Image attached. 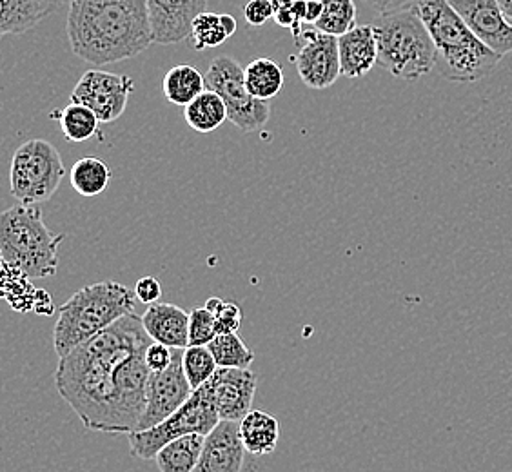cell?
<instances>
[{"label":"cell","instance_id":"6da1fadb","mask_svg":"<svg viewBox=\"0 0 512 472\" xmlns=\"http://www.w3.org/2000/svg\"><path fill=\"white\" fill-rule=\"evenodd\" d=\"M153 342L142 316L129 313L60 358L57 391L88 431H137L148 402L146 351Z\"/></svg>","mask_w":512,"mask_h":472},{"label":"cell","instance_id":"7a4b0ae2","mask_svg":"<svg viewBox=\"0 0 512 472\" xmlns=\"http://www.w3.org/2000/svg\"><path fill=\"white\" fill-rule=\"evenodd\" d=\"M68 39L93 66L133 59L155 42L148 0H71Z\"/></svg>","mask_w":512,"mask_h":472},{"label":"cell","instance_id":"3957f363","mask_svg":"<svg viewBox=\"0 0 512 472\" xmlns=\"http://www.w3.org/2000/svg\"><path fill=\"white\" fill-rule=\"evenodd\" d=\"M414 10L433 37L438 51L434 69L444 79L456 84H473L491 75L503 59L469 30L447 0H422Z\"/></svg>","mask_w":512,"mask_h":472},{"label":"cell","instance_id":"277c9868","mask_svg":"<svg viewBox=\"0 0 512 472\" xmlns=\"http://www.w3.org/2000/svg\"><path fill=\"white\" fill-rule=\"evenodd\" d=\"M135 291L119 282L106 280L79 289L60 305L59 320L53 329V347L59 358L86 344L122 316L133 313Z\"/></svg>","mask_w":512,"mask_h":472},{"label":"cell","instance_id":"5b68a950","mask_svg":"<svg viewBox=\"0 0 512 472\" xmlns=\"http://www.w3.org/2000/svg\"><path fill=\"white\" fill-rule=\"evenodd\" d=\"M64 238L50 231L37 206L19 204L0 217L2 262L28 278H50L57 273Z\"/></svg>","mask_w":512,"mask_h":472},{"label":"cell","instance_id":"8992f818","mask_svg":"<svg viewBox=\"0 0 512 472\" xmlns=\"http://www.w3.org/2000/svg\"><path fill=\"white\" fill-rule=\"evenodd\" d=\"M373 28L378 64L396 79H420L436 68V44L414 8L380 15Z\"/></svg>","mask_w":512,"mask_h":472},{"label":"cell","instance_id":"52a82bcc","mask_svg":"<svg viewBox=\"0 0 512 472\" xmlns=\"http://www.w3.org/2000/svg\"><path fill=\"white\" fill-rule=\"evenodd\" d=\"M64 175L59 149L48 140L33 138L19 146L11 158V195L26 206L44 204L59 191Z\"/></svg>","mask_w":512,"mask_h":472},{"label":"cell","instance_id":"ba28073f","mask_svg":"<svg viewBox=\"0 0 512 472\" xmlns=\"http://www.w3.org/2000/svg\"><path fill=\"white\" fill-rule=\"evenodd\" d=\"M220 422L215 404L207 393L206 385L195 389L186 404L171 414L168 420L158 423L146 431L128 434L129 451L140 460H155L158 451L166 445L188 434L211 433Z\"/></svg>","mask_w":512,"mask_h":472},{"label":"cell","instance_id":"9c48e42d","mask_svg":"<svg viewBox=\"0 0 512 472\" xmlns=\"http://www.w3.org/2000/svg\"><path fill=\"white\" fill-rule=\"evenodd\" d=\"M206 88L218 93L227 106V120L244 133H256L271 117L267 100L255 99L246 86V68L227 55L217 57L207 68Z\"/></svg>","mask_w":512,"mask_h":472},{"label":"cell","instance_id":"30bf717a","mask_svg":"<svg viewBox=\"0 0 512 472\" xmlns=\"http://www.w3.org/2000/svg\"><path fill=\"white\" fill-rule=\"evenodd\" d=\"M296 55L293 57L298 77L311 89H327L342 77L338 37L316 30L313 24H304L293 33Z\"/></svg>","mask_w":512,"mask_h":472},{"label":"cell","instance_id":"8fae6325","mask_svg":"<svg viewBox=\"0 0 512 472\" xmlns=\"http://www.w3.org/2000/svg\"><path fill=\"white\" fill-rule=\"evenodd\" d=\"M184 349H173V362L166 371L151 373L146 391V411L140 418L137 431H146L158 423L168 420L171 414L177 413L182 405L188 402L195 389L189 384L184 373Z\"/></svg>","mask_w":512,"mask_h":472},{"label":"cell","instance_id":"7c38bea8","mask_svg":"<svg viewBox=\"0 0 512 472\" xmlns=\"http://www.w3.org/2000/svg\"><path fill=\"white\" fill-rule=\"evenodd\" d=\"M133 89L135 80L128 75L88 69L80 77L69 100L88 106L97 113L102 124H109L122 117V113L128 108Z\"/></svg>","mask_w":512,"mask_h":472},{"label":"cell","instance_id":"4fadbf2b","mask_svg":"<svg viewBox=\"0 0 512 472\" xmlns=\"http://www.w3.org/2000/svg\"><path fill=\"white\" fill-rule=\"evenodd\" d=\"M460 13L469 30L500 57L512 53V20L500 0H447Z\"/></svg>","mask_w":512,"mask_h":472},{"label":"cell","instance_id":"5bb4252c","mask_svg":"<svg viewBox=\"0 0 512 472\" xmlns=\"http://www.w3.org/2000/svg\"><path fill=\"white\" fill-rule=\"evenodd\" d=\"M258 378L251 369L218 367L217 373L206 384L220 420L240 422L249 411H253Z\"/></svg>","mask_w":512,"mask_h":472},{"label":"cell","instance_id":"9a60e30c","mask_svg":"<svg viewBox=\"0 0 512 472\" xmlns=\"http://www.w3.org/2000/svg\"><path fill=\"white\" fill-rule=\"evenodd\" d=\"M157 44H177L191 35L193 20L206 11L207 0H148Z\"/></svg>","mask_w":512,"mask_h":472},{"label":"cell","instance_id":"2e32d148","mask_svg":"<svg viewBox=\"0 0 512 472\" xmlns=\"http://www.w3.org/2000/svg\"><path fill=\"white\" fill-rule=\"evenodd\" d=\"M246 453L240 422L220 420L207 434L200 462L193 472H242Z\"/></svg>","mask_w":512,"mask_h":472},{"label":"cell","instance_id":"e0dca14e","mask_svg":"<svg viewBox=\"0 0 512 472\" xmlns=\"http://www.w3.org/2000/svg\"><path fill=\"white\" fill-rule=\"evenodd\" d=\"M338 53L342 77L362 79L378 64V44H376L373 24L356 26L338 37Z\"/></svg>","mask_w":512,"mask_h":472},{"label":"cell","instance_id":"ac0fdd59","mask_svg":"<svg viewBox=\"0 0 512 472\" xmlns=\"http://www.w3.org/2000/svg\"><path fill=\"white\" fill-rule=\"evenodd\" d=\"M142 324L148 335L158 344L171 349L189 347V313L175 304L149 305L142 315Z\"/></svg>","mask_w":512,"mask_h":472},{"label":"cell","instance_id":"d6986e66","mask_svg":"<svg viewBox=\"0 0 512 472\" xmlns=\"http://www.w3.org/2000/svg\"><path fill=\"white\" fill-rule=\"evenodd\" d=\"M69 0H0V33L20 35L33 30Z\"/></svg>","mask_w":512,"mask_h":472},{"label":"cell","instance_id":"ffe728a7","mask_svg":"<svg viewBox=\"0 0 512 472\" xmlns=\"http://www.w3.org/2000/svg\"><path fill=\"white\" fill-rule=\"evenodd\" d=\"M240 436L247 453L266 456L275 453L280 440V423L275 416L253 409L240 420Z\"/></svg>","mask_w":512,"mask_h":472},{"label":"cell","instance_id":"44dd1931","mask_svg":"<svg viewBox=\"0 0 512 472\" xmlns=\"http://www.w3.org/2000/svg\"><path fill=\"white\" fill-rule=\"evenodd\" d=\"M206 436L204 434H188L166 443L157 456L158 471L160 472H193L197 469Z\"/></svg>","mask_w":512,"mask_h":472},{"label":"cell","instance_id":"7402d4cb","mask_svg":"<svg viewBox=\"0 0 512 472\" xmlns=\"http://www.w3.org/2000/svg\"><path fill=\"white\" fill-rule=\"evenodd\" d=\"M238 24L235 17L227 13H211L202 11L191 26V40L193 48L197 51L211 50L224 44L229 37L237 33Z\"/></svg>","mask_w":512,"mask_h":472},{"label":"cell","instance_id":"603a6c76","mask_svg":"<svg viewBox=\"0 0 512 472\" xmlns=\"http://www.w3.org/2000/svg\"><path fill=\"white\" fill-rule=\"evenodd\" d=\"M51 118L59 120L64 137L73 144H80L100 135V118L97 113L80 102L69 100L68 106L53 111Z\"/></svg>","mask_w":512,"mask_h":472},{"label":"cell","instance_id":"cb8c5ba5","mask_svg":"<svg viewBox=\"0 0 512 472\" xmlns=\"http://www.w3.org/2000/svg\"><path fill=\"white\" fill-rule=\"evenodd\" d=\"M162 89L171 104L186 108L189 102H193L200 93L206 91V77L197 68L180 64L166 73L162 80Z\"/></svg>","mask_w":512,"mask_h":472},{"label":"cell","instance_id":"d4e9b609","mask_svg":"<svg viewBox=\"0 0 512 472\" xmlns=\"http://www.w3.org/2000/svg\"><path fill=\"white\" fill-rule=\"evenodd\" d=\"M184 117L189 128L198 133H211L227 120L226 102L215 91L206 89L184 108Z\"/></svg>","mask_w":512,"mask_h":472},{"label":"cell","instance_id":"484cf974","mask_svg":"<svg viewBox=\"0 0 512 472\" xmlns=\"http://www.w3.org/2000/svg\"><path fill=\"white\" fill-rule=\"evenodd\" d=\"M246 86L255 99H275L284 88V69L267 57L251 60L246 68Z\"/></svg>","mask_w":512,"mask_h":472},{"label":"cell","instance_id":"4316f807","mask_svg":"<svg viewBox=\"0 0 512 472\" xmlns=\"http://www.w3.org/2000/svg\"><path fill=\"white\" fill-rule=\"evenodd\" d=\"M69 180H71L73 189L82 197H97L108 189L109 180H111V169L100 158H80L71 169Z\"/></svg>","mask_w":512,"mask_h":472},{"label":"cell","instance_id":"83f0119b","mask_svg":"<svg viewBox=\"0 0 512 472\" xmlns=\"http://www.w3.org/2000/svg\"><path fill=\"white\" fill-rule=\"evenodd\" d=\"M315 28L333 37H342L356 28L355 0H322V13Z\"/></svg>","mask_w":512,"mask_h":472},{"label":"cell","instance_id":"f1b7e54d","mask_svg":"<svg viewBox=\"0 0 512 472\" xmlns=\"http://www.w3.org/2000/svg\"><path fill=\"white\" fill-rule=\"evenodd\" d=\"M217 358L218 367H235L249 369L255 362V353L247 347L237 333L217 335L211 344L207 345Z\"/></svg>","mask_w":512,"mask_h":472},{"label":"cell","instance_id":"f546056e","mask_svg":"<svg viewBox=\"0 0 512 472\" xmlns=\"http://www.w3.org/2000/svg\"><path fill=\"white\" fill-rule=\"evenodd\" d=\"M182 364H184V373L188 376L189 384L193 389H200L202 385H206L218 369L217 358L207 345L186 347Z\"/></svg>","mask_w":512,"mask_h":472},{"label":"cell","instance_id":"4dcf8cb0","mask_svg":"<svg viewBox=\"0 0 512 472\" xmlns=\"http://www.w3.org/2000/svg\"><path fill=\"white\" fill-rule=\"evenodd\" d=\"M217 335V318L209 309L197 307L189 313V345H209Z\"/></svg>","mask_w":512,"mask_h":472},{"label":"cell","instance_id":"1f68e13d","mask_svg":"<svg viewBox=\"0 0 512 472\" xmlns=\"http://www.w3.org/2000/svg\"><path fill=\"white\" fill-rule=\"evenodd\" d=\"M215 318H217L218 335L237 333L242 324V309L235 302H224Z\"/></svg>","mask_w":512,"mask_h":472},{"label":"cell","instance_id":"d6a6232c","mask_svg":"<svg viewBox=\"0 0 512 472\" xmlns=\"http://www.w3.org/2000/svg\"><path fill=\"white\" fill-rule=\"evenodd\" d=\"M244 17L247 24L260 28L267 20L275 19V6L271 0H249L244 6Z\"/></svg>","mask_w":512,"mask_h":472},{"label":"cell","instance_id":"836d02e7","mask_svg":"<svg viewBox=\"0 0 512 472\" xmlns=\"http://www.w3.org/2000/svg\"><path fill=\"white\" fill-rule=\"evenodd\" d=\"M146 362L151 369V373H160L166 371L171 362H173V349L168 345L153 342L146 351Z\"/></svg>","mask_w":512,"mask_h":472},{"label":"cell","instance_id":"e575fe53","mask_svg":"<svg viewBox=\"0 0 512 472\" xmlns=\"http://www.w3.org/2000/svg\"><path fill=\"white\" fill-rule=\"evenodd\" d=\"M135 295L142 304H157L162 296V286L155 276H142L135 286Z\"/></svg>","mask_w":512,"mask_h":472},{"label":"cell","instance_id":"d590c367","mask_svg":"<svg viewBox=\"0 0 512 472\" xmlns=\"http://www.w3.org/2000/svg\"><path fill=\"white\" fill-rule=\"evenodd\" d=\"M364 2L378 15H387V13H394V11L416 8L422 0H364Z\"/></svg>","mask_w":512,"mask_h":472},{"label":"cell","instance_id":"8d00e7d4","mask_svg":"<svg viewBox=\"0 0 512 472\" xmlns=\"http://www.w3.org/2000/svg\"><path fill=\"white\" fill-rule=\"evenodd\" d=\"M222 305H224V300L222 298H217V296H213V298H209L204 307L209 309L213 315H217L218 311L222 309Z\"/></svg>","mask_w":512,"mask_h":472},{"label":"cell","instance_id":"74e56055","mask_svg":"<svg viewBox=\"0 0 512 472\" xmlns=\"http://www.w3.org/2000/svg\"><path fill=\"white\" fill-rule=\"evenodd\" d=\"M500 6L505 11V15L512 20V0H500Z\"/></svg>","mask_w":512,"mask_h":472},{"label":"cell","instance_id":"f35d334b","mask_svg":"<svg viewBox=\"0 0 512 472\" xmlns=\"http://www.w3.org/2000/svg\"><path fill=\"white\" fill-rule=\"evenodd\" d=\"M69 2H71V0H69Z\"/></svg>","mask_w":512,"mask_h":472}]
</instances>
